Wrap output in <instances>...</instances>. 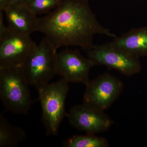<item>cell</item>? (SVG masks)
Instances as JSON below:
<instances>
[{
	"label": "cell",
	"mask_w": 147,
	"mask_h": 147,
	"mask_svg": "<svg viewBox=\"0 0 147 147\" xmlns=\"http://www.w3.org/2000/svg\"><path fill=\"white\" fill-rule=\"evenodd\" d=\"M29 85L21 67L0 68V98L5 111L28 113L32 104Z\"/></svg>",
	"instance_id": "obj_2"
},
{
	"label": "cell",
	"mask_w": 147,
	"mask_h": 147,
	"mask_svg": "<svg viewBox=\"0 0 147 147\" xmlns=\"http://www.w3.org/2000/svg\"><path fill=\"white\" fill-rule=\"evenodd\" d=\"M67 117L71 126L86 133L96 134L107 131L114 122L104 111L85 103L74 106Z\"/></svg>",
	"instance_id": "obj_9"
},
{
	"label": "cell",
	"mask_w": 147,
	"mask_h": 147,
	"mask_svg": "<svg viewBox=\"0 0 147 147\" xmlns=\"http://www.w3.org/2000/svg\"><path fill=\"white\" fill-rule=\"evenodd\" d=\"M87 53V57L94 65L105 66L125 76H132L142 70L140 58L126 53L111 42L94 45Z\"/></svg>",
	"instance_id": "obj_5"
},
{
	"label": "cell",
	"mask_w": 147,
	"mask_h": 147,
	"mask_svg": "<svg viewBox=\"0 0 147 147\" xmlns=\"http://www.w3.org/2000/svg\"><path fill=\"white\" fill-rule=\"evenodd\" d=\"M69 84L61 78L37 90L42 109L41 121L47 136L57 135L61 123L67 117L65 103L69 89Z\"/></svg>",
	"instance_id": "obj_3"
},
{
	"label": "cell",
	"mask_w": 147,
	"mask_h": 147,
	"mask_svg": "<svg viewBox=\"0 0 147 147\" xmlns=\"http://www.w3.org/2000/svg\"><path fill=\"white\" fill-rule=\"evenodd\" d=\"M111 42L135 57H147V26L131 29L121 36L114 38Z\"/></svg>",
	"instance_id": "obj_11"
},
{
	"label": "cell",
	"mask_w": 147,
	"mask_h": 147,
	"mask_svg": "<svg viewBox=\"0 0 147 147\" xmlns=\"http://www.w3.org/2000/svg\"><path fill=\"white\" fill-rule=\"evenodd\" d=\"M31 0H9L11 3H13L28 4Z\"/></svg>",
	"instance_id": "obj_17"
},
{
	"label": "cell",
	"mask_w": 147,
	"mask_h": 147,
	"mask_svg": "<svg viewBox=\"0 0 147 147\" xmlns=\"http://www.w3.org/2000/svg\"><path fill=\"white\" fill-rule=\"evenodd\" d=\"M83 103L105 111L119 96L123 83L110 73L102 74L86 85Z\"/></svg>",
	"instance_id": "obj_6"
},
{
	"label": "cell",
	"mask_w": 147,
	"mask_h": 147,
	"mask_svg": "<svg viewBox=\"0 0 147 147\" xmlns=\"http://www.w3.org/2000/svg\"><path fill=\"white\" fill-rule=\"evenodd\" d=\"M7 27L13 32L30 35L37 31L40 18L27 4L9 3L3 11Z\"/></svg>",
	"instance_id": "obj_10"
},
{
	"label": "cell",
	"mask_w": 147,
	"mask_h": 147,
	"mask_svg": "<svg viewBox=\"0 0 147 147\" xmlns=\"http://www.w3.org/2000/svg\"><path fill=\"white\" fill-rule=\"evenodd\" d=\"M94 64L79 51L67 48L58 53L57 74L69 83L87 85L90 80L89 73Z\"/></svg>",
	"instance_id": "obj_8"
},
{
	"label": "cell",
	"mask_w": 147,
	"mask_h": 147,
	"mask_svg": "<svg viewBox=\"0 0 147 147\" xmlns=\"http://www.w3.org/2000/svg\"><path fill=\"white\" fill-rule=\"evenodd\" d=\"M24 129L9 122L3 114L0 115V147H15L26 139Z\"/></svg>",
	"instance_id": "obj_12"
},
{
	"label": "cell",
	"mask_w": 147,
	"mask_h": 147,
	"mask_svg": "<svg viewBox=\"0 0 147 147\" xmlns=\"http://www.w3.org/2000/svg\"><path fill=\"white\" fill-rule=\"evenodd\" d=\"M58 53L45 37L21 66L29 85L36 90L49 84L57 74Z\"/></svg>",
	"instance_id": "obj_4"
},
{
	"label": "cell",
	"mask_w": 147,
	"mask_h": 147,
	"mask_svg": "<svg viewBox=\"0 0 147 147\" xmlns=\"http://www.w3.org/2000/svg\"><path fill=\"white\" fill-rule=\"evenodd\" d=\"M37 32L44 35L56 51L74 46L87 51L94 45L96 35L117 37L98 22L88 0H62L53 11L40 18Z\"/></svg>",
	"instance_id": "obj_1"
},
{
	"label": "cell",
	"mask_w": 147,
	"mask_h": 147,
	"mask_svg": "<svg viewBox=\"0 0 147 147\" xmlns=\"http://www.w3.org/2000/svg\"><path fill=\"white\" fill-rule=\"evenodd\" d=\"M62 146L64 147H108L109 144L104 137L86 133L69 137L63 142Z\"/></svg>",
	"instance_id": "obj_13"
},
{
	"label": "cell",
	"mask_w": 147,
	"mask_h": 147,
	"mask_svg": "<svg viewBox=\"0 0 147 147\" xmlns=\"http://www.w3.org/2000/svg\"><path fill=\"white\" fill-rule=\"evenodd\" d=\"M4 12L0 11V38L2 37L7 30V26H6L4 23Z\"/></svg>",
	"instance_id": "obj_15"
},
{
	"label": "cell",
	"mask_w": 147,
	"mask_h": 147,
	"mask_svg": "<svg viewBox=\"0 0 147 147\" xmlns=\"http://www.w3.org/2000/svg\"><path fill=\"white\" fill-rule=\"evenodd\" d=\"M37 45L30 36L13 32L7 27L0 38V68L22 66Z\"/></svg>",
	"instance_id": "obj_7"
},
{
	"label": "cell",
	"mask_w": 147,
	"mask_h": 147,
	"mask_svg": "<svg viewBox=\"0 0 147 147\" xmlns=\"http://www.w3.org/2000/svg\"><path fill=\"white\" fill-rule=\"evenodd\" d=\"M62 0H31L28 5L36 15L50 13L58 7Z\"/></svg>",
	"instance_id": "obj_14"
},
{
	"label": "cell",
	"mask_w": 147,
	"mask_h": 147,
	"mask_svg": "<svg viewBox=\"0 0 147 147\" xmlns=\"http://www.w3.org/2000/svg\"><path fill=\"white\" fill-rule=\"evenodd\" d=\"M9 3V0H0V11H3Z\"/></svg>",
	"instance_id": "obj_16"
}]
</instances>
